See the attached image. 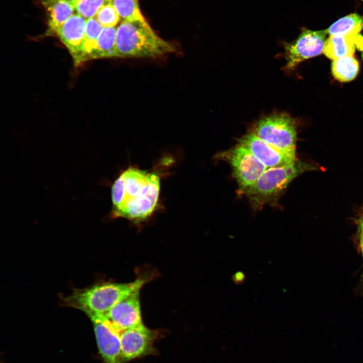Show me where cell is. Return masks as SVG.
I'll use <instances>...</instances> for the list:
<instances>
[{"instance_id": "obj_1", "label": "cell", "mask_w": 363, "mask_h": 363, "mask_svg": "<svg viewBox=\"0 0 363 363\" xmlns=\"http://www.w3.org/2000/svg\"><path fill=\"white\" fill-rule=\"evenodd\" d=\"M160 190V178L156 173L129 167L111 186V217L137 222L146 219L157 206Z\"/></svg>"}, {"instance_id": "obj_2", "label": "cell", "mask_w": 363, "mask_h": 363, "mask_svg": "<svg viewBox=\"0 0 363 363\" xmlns=\"http://www.w3.org/2000/svg\"><path fill=\"white\" fill-rule=\"evenodd\" d=\"M115 46L117 58H154L177 51L175 45L160 37L147 21H122Z\"/></svg>"}, {"instance_id": "obj_3", "label": "cell", "mask_w": 363, "mask_h": 363, "mask_svg": "<svg viewBox=\"0 0 363 363\" xmlns=\"http://www.w3.org/2000/svg\"><path fill=\"white\" fill-rule=\"evenodd\" d=\"M147 282L138 278L129 283H103L78 290L64 299L66 305L83 311L87 315L105 314L113 306Z\"/></svg>"}, {"instance_id": "obj_4", "label": "cell", "mask_w": 363, "mask_h": 363, "mask_svg": "<svg viewBox=\"0 0 363 363\" xmlns=\"http://www.w3.org/2000/svg\"><path fill=\"white\" fill-rule=\"evenodd\" d=\"M314 168L298 159L287 165L268 168L244 195L255 210L266 205L275 206L295 178Z\"/></svg>"}, {"instance_id": "obj_5", "label": "cell", "mask_w": 363, "mask_h": 363, "mask_svg": "<svg viewBox=\"0 0 363 363\" xmlns=\"http://www.w3.org/2000/svg\"><path fill=\"white\" fill-rule=\"evenodd\" d=\"M249 132L287 154L296 156V125L284 112H275L260 118L251 125Z\"/></svg>"}, {"instance_id": "obj_6", "label": "cell", "mask_w": 363, "mask_h": 363, "mask_svg": "<svg viewBox=\"0 0 363 363\" xmlns=\"http://www.w3.org/2000/svg\"><path fill=\"white\" fill-rule=\"evenodd\" d=\"M215 158L227 162L230 166L239 194H244L268 168L248 149L237 144L216 155Z\"/></svg>"}, {"instance_id": "obj_7", "label": "cell", "mask_w": 363, "mask_h": 363, "mask_svg": "<svg viewBox=\"0 0 363 363\" xmlns=\"http://www.w3.org/2000/svg\"><path fill=\"white\" fill-rule=\"evenodd\" d=\"M327 34L326 29L312 30L303 28L294 41L284 42L286 63L283 69L292 71L301 62L323 52Z\"/></svg>"}, {"instance_id": "obj_8", "label": "cell", "mask_w": 363, "mask_h": 363, "mask_svg": "<svg viewBox=\"0 0 363 363\" xmlns=\"http://www.w3.org/2000/svg\"><path fill=\"white\" fill-rule=\"evenodd\" d=\"M158 333L142 323L120 333V363L156 352L154 343Z\"/></svg>"}, {"instance_id": "obj_9", "label": "cell", "mask_w": 363, "mask_h": 363, "mask_svg": "<svg viewBox=\"0 0 363 363\" xmlns=\"http://www.w3.org/2000/svg\"><path fill=\"white\" fill-rule=\"evenodd\" d=\"M92 322L99 351L104 363H120V333L105 314L88 316Z\"/></svg>"}, {"instance_id": "obj_10", "label": "cell", "mask_w": 363, "mask_h": 363, "mask_svg": "<svg viewBox=\"0 0 363 363\" xmlns=\"http://www.w3.org/2000/svg\"><path fill=\"white\" fill-rule=\"evenodd\" d=\"M237 144L248 149L267 168L287 165L297 159L296 156L274 148L250 132L238 139Z\"/></svg>"}, {"instance_id": "obj_11", "label": "cell", "mask_w": 363, "mask_h": 363, "mask_svg": "<svg viewBox=\"0 0 363 363\" xmlns=\"http://www.w3.org/2000/svg\"><path fill=\"white\" fill-rule=\"evenodd\" d=\"M139 292L138 290L133 292L105 314L111 324L121 332L143 323Z\"/></svg>"}, {"instance_id": "obj_12", "label": "cell", "mask_w": 363, "mask_h": 363, "mask_svg": "<svg viewBox=\"0 0 363 363\" xmlns=\"http://www.w3.org/2000/svg\"><path fill=\"white\" fill-rule=\"evenodd\" d=\"M86 21L78 14H73L55 34L68 49L76 66L82 64V48Z\"/></svg>"}, {"instance_id": "obj_13", "label": "cell", "mask_w": 363, "mask_h": 363, "mask_svg": "<svg viewBox=\"0 0 363 363\" xmlns=\"http://www.w3.org/2000/svg\"><path fill=\"white\" fill-rule=\"evenodd\" d=\"M363 46V37L359 32L329 35L325 41L323 52L332 60L353 56L359 46Z\"/></svg>"}, {"instance_id": "obj_14", "label": "cell", "mask_w": 363, "mask_h": 363, "mask_svg": "<svg viewBox=\"0 0 363 363\" xmlns=\"http://www.w3.org/2000/svg\"><path fill=\"white\" fill-rule=\"evenodd\" d=\"M41 2L47 14V35L55 34L75 11L74 4L67 0H41Z\"/></svg>"}, {"instance_id": "obj_15", "label": "cell", "mask_w": 363, "mask_h": 363, "mask_svg": "<svg viewBox=\"0 0 363 363\" xmlns=\"http://www.w3.org/2000/svg\"><path fill=\"white\" fill-rule=\"evenodd\" d=\"M359 71V64L353 56H346L333 60L331 72L337 80L346 82L353 80Z\"/></svg>"}, {"instance_id": "obj_16", "label": "cell", "mask_w": 363, "mask_h": 363, "mask_svg": "<svg viewBox=\"0 0 363 363\" xmlns=\"http://www.w3.org/2000/svg\"><path fill=\"white\" fill-rule=\"evenodd\" d=\"M102 29L95 17L87 20L82 48V64L93 59L97 40Z\"/></svg>"}, {"instance_id": "obj_17", "label": "cell", "mask_w": 363, "mask_h": 363, "mask_svg": "<svg viewBox=\"0 0 363 363\" xmlns=\"http://www.w3.org/2000/svg\"><path fill=\"white\" fill-rule=\"evenodd\" d=\"M115 27L103 28L100 34L93 59L116 57Z\"/></svg>"}, {"instance_id": "obj_18", "label": "cell", "mask_w": 363, "mask_h": 363, "mask_svg": "<svg viewBox=\"0 0 363 363\" xmlns=\"http://www.w3.org/2000/svg\"><path fill=\"white\" fill-rule=\"evenodd\" d=\"M363 28V16L352 13L339 19L327 29L329 35L360 32Z\"/></svg>"}, {"instance_id": "obj_19", "label": "cell", "mask_w": 363, "mask_h": 363, "mask_svg": "<svg viewBox=\"0 0 363 363\" xmlns=\"http://www.w3.org/2000/svg\"><path fill=\"white\" fill-rule=\"evenodd\" d=\"M122 21H146L142 14L138 0H111Z\"/></svg>"}, {"instance_id": "obj_20", "label": "cell", "mask_w": 363, "mask_h": 363, "mask_svg": "<svg viewBox=\"0 0 363 363\" xmlns=\"http://www.w3.org/2000/svg\"><path fill=\"white\" fill-rule=\"evenodd\" d=\"M108 2H110L107 0H78L74 5L77 14L88 20L94 18L100 8Z\"/></svg>"}, {"instance_id": "obj_21", "label": "cell", "mask_w": 363, "mask_h": 363, "mask_svg": "<svg viewBox=\"0 0 363 363\" xmlns=\"http://www.w3.org/2000/svg\"><path fill=\"white\" fill-rule=\"evenodd\" d=\"M95 18L103 28L115 27L120 19L110 2L100 8Z\"/></svg>"}, {"instance_id": "obj_22", "label": "cell", "mask_w": 363, "mask_h": 363, "mask_svg": "<svg viewBox=\"0 0 363 363\" xmlns=\"http://www.w3.org/2000/svg\"><path fill=\"white\" fill-rule=\"evenodd\" d=\"M233 279L234 282L241 283L245 280V275L243 273L238 272L234 274Z\"/></svg>"}, {"instance_id": "obj_23", "label": "cell", "mask_w": 363, "mask_h": 363, "mask_svg": "<svg viewBox=\"0 0 363 363\" xmlns=\"http://www.w3.org/2000/svg\"><path fill=\"white\" fill-rule=\"evenodd\" d=\"M359 230L360 234V241H363V216L359 222Z\"/></svg>"}, {"instance_id": "obj_24", "label": "cell", "mask_w": 363, "mask_h": 363, "mask_svg": "<svg viewBox=\"0 0 363 363\" xmlns=\"http://www.w3.org/2000/svg\"><path fill=\"white\" fill-rule=\"evenodd\" d=\"M360 247H361V250L362 252V254L363 256V241H360Z\"/></svg>"}, {"instance_id": "obj_25", "label": "cell", "mask_w": 363, "mask_h": 363, "mask_svg": "<svg viewBox=\"0 0 363 363\" xmlns=\"http://www.w3.org/2000/svg\"><path fill=\"white\" fill-rule=\"evenodd\" d=\"M67 1H69V2H72V3L74 4V3H75L76 2H77L78 0H67Z\"/></svg>"}, {"instance_id": "obj_26", "label": "cell", "mask_w": 363, "mask_h": 363, "mask_svg": "<svg viewBox=\"0 0 363 363\" xmlns=\"http://www.w3.org/2000/svg\"><path fill=\"white\" fill-rule=\"evenodd\" d=\"M108 2H110L111 0H107Z\"/></svg>"}]
</instances>
